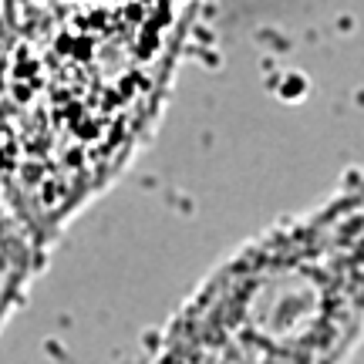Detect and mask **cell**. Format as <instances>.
I'll list each match as a JSON object with an SVG mask.
<instances>
[{
	"label": "cell",
	"instance_id": "cell-1",
	"mask_svg": "<svg viewBox=\"0 0 364 364\" xmlns=\"http://www.w3.org/2000/svg\"><path fill=\"white\" fill-rule=\"evenodd\" d=\"M364 338V172L223 260L149 364H344Z\"/></svg>",
	"mask_w": 364,
	"mask_h": 364
}]
</instances>
